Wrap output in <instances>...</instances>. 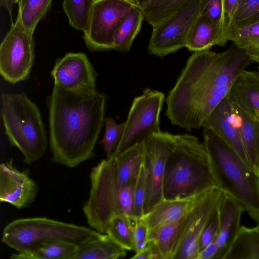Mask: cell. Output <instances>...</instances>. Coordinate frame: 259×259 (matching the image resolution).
I'll use <instances>...</instances> for the list:
<instances>
[{"instance_id": "cell-34", "label": "cell", "mask_w": 259, "mask_h": 259, "mask_svg": "<svg viewBox=\"0 0 259 259\" xmlns=\"http://www.w3.org/2000/svg\"><path fill=\"white\" fill-rule=\"evenodd\" d=\"M146 193V176L144 161L137 177L134 189L133 218L134 220L140 219L144 215Z\"/></svg>"}, {"instance_id": "cell-21", "label": "cell", "mask_w": 259, "mask_h": 259, "mask_svg": "<svg viewBox=\"0 0 259 259\" xmlns=\"http://www.w3.org/2000/svg\"><path fill=\"white\" fill-rule=\"evenodd\" d=\"M220 46L219 26L206 16L199 15L192 25L187 37L185 47L191 52L209 50Z\"/></svg>"}, {"instance_id": "cell-26", "label": "cell", "mask_w": 259, "mask_h": 259, "mask_svg": "<svg viewBox=\"0 0 259 259\" xmlns=\"http://www.w3.org/2000/svg\"><path fill=\"white\" fill-rule=\"evenodd\" d=\"M224 259H259V229L241 226Z\"/></svg>"}, {"instance_id": "cell-42", "label": "cell", "mask_w": 259, "mask_h": 259, "mask_svg": "<svg viewBox=\"0 0 259 259\" xmlns=\"http://www.w3.org/2000/svg\"><path fill=\"white\" fill-rule=\"evenodd\" d=\"M1 6L4 7L7 10L9 15L12 25L14 24L12 19V11L14 3L13 0H0Z\"/></svg>"}, {"instance_id": "cell-18", "label": "cell", "mask_w": 259, "mask_h": 259, "mask_svg": "<svg viewBox=\"0 0 259 259\" xmlns=\"http://www.w3.org/2000/svg\"><path fill=\"white\" fill-rule=\"evenodd\" d=\"M227 98L248 114L259 115V72L243 70L233 81Z\"/></svg>"}, {"instance_id": "cell-23", "label": "cell", "mask_w": 259, "mask_h": 259, "mask_svg": "<svg viewBox=\"0 0 259 259\" xmlns=\"http://www.w3.org/2000/svg\"><path fill=\"white\" fill-rule=\"evenodd\" d=\"M227 40L244 51L253 62L259 64V20L232 25Z\"/></svg>"}, {"instance_id": "cell-5", "label": "cell", "mask_w": 259, "mask_h": 259, "mask_svg": "<svg viewBox=\"0 0 259 259\" xmlns=\"http://www.w3.org/2000/svg\"><path fill=\"white\" fill-rule=\"evenodd\" d=\"M90 177L89 196L82 210L91 227L106 234L113 216L123 214L133 218L135 183L124 185L119 182L115 157L101 160L92 168Z\"/></svg>"}, {"instance_id": "cell-33", "label": "cell", "mask_w": 259, "mask_h": 259, "mask_svg": "<svg viewBox=\"0 0 259 259\" xmlns=\"http://www.w3.org/2000/svg\"><path fill=\"white\" fill-rule=\"evenodd\" d=\"M105 132L102 139L99 143L103 147L106 158L111 157L120 140L124 129L125 122L117 123L111 117H107L104 119Z\"/></svg>"}, {"instance_id": "cell-12", "label": "cell", "mask_w": 259, "mask_h": 259, "mask_svg": "<svg viewBox=\"0 0 259 259\" xmlns=\"http://www.w3.org/2000/svg\"><path fill=\"white\" fill-rule=\"evenodd\" d=\"M201 0H192L177 12L153 27L149 54L164 57L185 47L189 31L200 15Z\"/></svg>"}, {"instance_id": "cell-28", "label": "cell", "mask_w": 259, "mask_h": 259, "mask_svg": "<svg viewBox=\"0 0 259 259\" xmlns=\"http://www.w3.org/2000/svg\"><path fill=\"white\" fill-rule=\"evenodd\" d=\"M183 218L160 225L149 231V240L152 241L157 246L161 259H172Z\"/></svg>"}, {"instance_id": "cell-6", "label": "cell", "mask_w": 259, "mask_h": 259, "mask_svg": "<svg viewBox=\"0 0 259 259\" xmlns=\"http://www.w3.org/2000/svg\"><path fill=\"white\" fill-rule=\"evenodd\" d=\"M1 116L10 143L30 164L41 158L48 146L39 109L24 93H3Z\"/></svg>"}, {"instance_id": "cell-2", "label": "cell", "mask_w": 259, "mask_h": 259, "mask_svg": "<svg viewBox=\"0 0 259 259\" xmlns=\"http://www.w3.org/2000/svg\"><path fill=\"white\" fill-rule=\"evenodd\" d=\"M105 103L106 95L96 90L54 85L48 99L54 162L73 168L93 157L105 119Z\"/></svg>"}, {"instance_id": "cell-40", "label": "cell", "mask_w": 259, "mask_h": 259, "mask_svg": "<svg viewBox=\"0 0 259 259\" xmlns=\"http://www.w3.org/2000/svg\"><path fill=\"white\" fill-rule=\"evenodd\" d=\"M131 259H161L159 251L156 244L149 240L147 245L140 252L136 253Z\"/></svg>"}, {"instance_id": "cell-22", "label": "cell", "mask_w": 259, "mask_h": 259, "mask_svg": "<svg viewBox=\"0 0 259 259\" xmlns=\"http://www.w3.org/2000/svg\"><path fill=\"white\" fill-rule=\"evenodd\" d=\"M126 249L107 234L78 245L73 259H117L125 257Z\"/></svg>"}, {"instance_id": "cell-31", "label": "cell", "mask_w": 259, "mask_h": 259, "mask_svg": "<svg viewBox=\"0 0 259 259\" xmlns=\"http://www.w3.org/2000/svg\"><path fill=\"white\" fill-rule=\"evenodd\" d=\"M53 0H20L18 16L27 30L33 34L37 25L50 9Z\"/></svg>"}, {"instance_id": "cell-24", "label": "cell", "mask_w": 259, "mask_h": 259, "mask_svg": "<svg viewBox=\"0 0 259 259\" xmlns=\"http://www.w3.org/2000/svg\"><path fill=\"white\" fill-rule=\"evenodd\" d=\"M144 19L141 9L134 5L125 14L116 30L113 49L121 53L129 51Z\"/></svg>"}, {"instance_id": "cell-46", "label": "cell", "mask_w": 259, "mask_h": 259, "mask_svg": "<svg viewBox=\"0 0 259 259\" xmlns=\"http://www.w3.org/2000/svg\"><path fill=\"white\" fill-rule=\"evenodd\" d=\"M257 227H258V229H259V222H258V223H257Z\"/></svg>"}, {"instance_id": "cell-8", "label": "cell", "mask_w": 259, "mask_h": 259, "mask_svg": "<svg viewBox=\"0 0 259 259\" xmlns=\"http://www.w3.org/2000/svg\"><path fill=\"white\" fill-rule=\"evenodd\" d=\"M164 99L163 93L149 88L145 89L142 95L135 98L124 121L122 136L112 156H118L161 132L159 115Z\"/></svg>"}, {"instance_id": "cell-43", "label": "cell", "mask_w": 259, "mask_h": 259, "mask_svg": "<svg viewBox=\"0 0 259 259\" xmlns=\"http://www.w3.org/2000/svg\"><path fill=\"white\" fill-rule=\"evenodd\" d=\"M133 3L137 6L141 8L150 0H132Z\"/></svg>"}, {"instance_id": "cell-14", "label": "cell", "mask_w": 259, "mask_h": 259, "mask_svg": "<svg viewBox=\"0 0 259 259\" xmlns=\"http://www.w3.org/2000/svg\"><path fill=\"white\" fill-rule=\"evenodd\" d=\"M51 75L55 86L70 90H96L97 73L83 53H68L57 59Z\"/></svg>"}, {"instance_id": "cell-9", "label": "cell", "mask_w": 259, "mask_h": 259, "mask_svg": "<svg viewBox=\"0 0 259 259\" xmlns=\"http://www.w3.org/2000/svg\"><path fill=\"white\" fill-rule=\"evenodd\" d=\"M33 35L17 16L0 46V73L7 81L14 84L28 78L34 59Z\"/></svg>"}, {"instance_id": "cell-19", "label": "cell", "mask_w": 259, "mask_h": 259, "mask_svg": "<svg viewBox=\"0 0 259 259\" xmlns=\"http://www.w3.org/2000/svg\"><path fill=\"white\" fill-rule=\"evenodd\" d=\"M229 101L249 165L259 176V122L255 117L244 111L238 105Z\"/></svg>"}, {"instance_id": "cell-37", "label": "cell", "mask_w": 259, "mask_h": 259, "mask_svg": "<svg viewBox=\"0 0 259 259\" xmlns=\"http://www.w3.org/2000/svg\"><path fill=\"white\" fill-rule=\"evenodd\" d=\"M219 220L217 208L201 233L198 242L199 252L216 238L219 232Z\"/></svg>"}, {"instance_id": "cell-15", "label": "cell", "mask_w": 259, "mask_h": 259, "mask_svg": "<svg viewBox=\"0 0 259 259\" xmlns=\"http://www.w3.org/2000/svg\"><path fill=\"white\" fill-rule=\"evenodd\" d=\"M36 183L29 177L27 170L20 171L13 159L0 165V200L18 209L29 206L38 192Z\"/></svg>"}, {"instance_id": "cell-47", "label": "cell", "mask_w": 259, "mask_h": 259, "mask_svg": "<svg viewBox=\"0 0 259 259\" xmlns=\"http://www.w3.org/2000/svg\"><path fill=\"white\" fill-rule=\"evenodd\" d=\"M258 72H259V65H258Z\"/></svg>"}, {"instance_id": "cell-11", "label": "cell", "mask_w": 259, "mask_h": 259, "mask_svg": "<svg viewBox=\"0 0 259 259\" xmlns=\"http://www.w3.org/2000/svg\"><path fill=\"white\" fill-rule=\"evenodd\" d=\"M224 193L218 187L207 190L184 217L172 259H197L201 233L217 209Z\"/></svg>"}, {"instance_id": "cell-10", "label": "cell", "mask_w": 259, "mask_h": 259, "mask_svg": "<svg viewBox=\"0 0 259 259\" xmlns=\"http://www.w3.org/2000/svg\"><path fill=\"white\" fill-rule=\"evenodd\" d=\"M135 5L132 0H95L83 38L92 52L113 49L116 30L126 12Z\"/></svg>"}, {"instance_id": "cell-27", "label": "cell", "mask_w": 259, "mask_h": 259, "mask_svg": "<svg viewBox=\"0 0 259 259\" xmlns=\"http://www.w3.org/2000/svg\"><path fill=\"white\" fill-rule=\"evenodd\" d=\"M115 157L119 182L124 185L135 184L145 159L144 143L137 144Z\"/></svg>"}, {"instance_id": "cell-32", "label": "cell", "mask_w": 259, "mask_h": 259, "mask_svg": "<svg viewBox=\"0 0 259 259\" xmlns=\"http://www.w3.org/2000/svg\"><path fill=\"white\" fill-rule=\"evenodd\" d=\"M95 0H63V9L70 25L84 32L87 28Z\"/></svg>"}, {"instance_id": "cell-29", "label": "cell", "mask_w": 259, "mask_h": 259, "mask_svg": "<svg viewBox=\"0 0 259 259\" xmlns=\"http://www.w3.org/2000/svg\"><path fill=\"white\" fill-rule=\"evenodd\" d=\"M192 0H150L141 7L144 19L153 27L182 9Z\"/></svg>"}, {"instance_id": "cell-16", "label": "cell", "mask_w": 259, "mask_h": 259, "mask_svg": "<svg viewBox=\"0 0 259 259\" xmlns=\"http://www.w3.org/2000/svg\"><path fill=\"white\" fill-rule=\"evenodd\" d=\"M202 127L220 137L239 155L250 168L239 127L235 121L230 102L226 97L203 121Z\"/></svg>"}, {"instance_id": "cell-17", "label": "cell", "mask_w": 259, "mask_h": 259, "mask_svg": "<svg viewBox=\"0 0 259 259\" xmlns=\"http://www.w3.org/2000/svg\"><path fill=\"white\" fill-rule=\"evenodd\" d=\"M219 226L217 237L219 247L217 259H224L240 228L243 206L229 195L224 193L218 207Z\"/></svg>"}, {"instance_id": "cell-13", "label": "cell", "mask_w": 259, "mask_h": 259, "mask_svg": "<svg viewBox=\"0 0 259 259\" xmlns=\"http://www.w3.org/2000/svg\"><path fill=\"white\" fill-rule=\"evenodd\" d=\"M175 139L176 135L160 132L153 134L144 143L147 187L144 214L163 199L165 166L174 148Z\"/></svg>"}, {"instance_id": "cell-36", "label": "cell", "mask_w": 259, "mask_h": 259, "mask_svg": "<svg viewBox=\"0 0 259 259\" xmlns=\"http://www.w3.org/2000/svg\"><path fill=\"white\" fill-rule=\"evenodd\" d=\"M239 2L240 0H222V15L220 25L221 47H224L228 41L227 33Z\"/></svg>"}, {"instance_id": "cell-35", "label": "cell", "mask_w": 259, "mask_h": 259, "mask_svg": "<svg viewBox=\"0 0 259 259\" xmlns=\"http://www.w3.org/2000/svg\"><path fill=\"white\" fill-rule=\"evenodd\" d=\"M257 20H259V0H240L231 26Z\"/></svg>"}, {"instance_id": "cell-45", "label": "cell", "mask_w": 259, "mask_h": 259, "mask_svg": "<svg viewBox=\"0 0 259 259\" xmlns=\"http://www.w3.org/2000/svg\"><path fill=\"white\" fill-rule=\"evenodd\" d=\"M256 118L257 120H258V121L259 122V115L256 116Z\"/></svg>"}, {"instance_id": "cell-30", "label": "cell", "mask_w": 259, "mask_h": 259, "mask_svg": "<svg viewBox=\"0 0 259 259\" xmlns=\"http://www.w3.org/2000/svg\"><path fill=\"white\" fill-rule=\"evenodd\" d=\"M135 223V220L130 216L115 215L109 221L106 234L126 250H134Z\"/></svg>"}, {"instance_id": "cell-41", "label": "cell", "mask_w": 259, "mask_h": 259, "mask_svg": "<svg viewBox=\"0 0 259 259\" xmlns=\"http://www.w3.org/2000/svg\"><path fill=\"white\" fill-rule=\"evenodd\" d=\"M219 251L216 237L210 244L199 252L197 259H217Z\"/></svg>"}, {"instance_id": "cell-3", "label": "cell", "mask_w": 259, "mask_h": 259, "mask_svg": "<svg viewBox=\"0 0 259 259\" xmlns=\"http://www.w3.org/2000/svg\"><path fill=\"white\" fill-rule=\"evenodd\" d=\"M214 187L218 185L204 143L193 135H176L165 166L163 199L190 197Z\"/></svg>"}, {"instance_id": "cell-7", "label": "cell", "mask_w": 259, "mask_h": 259, "mask_svg": "<svg viewBox=\"0 0 259 259\" xmlns=\"http://www.w3.org/2000/svg\"><path fill=\"white\" fill-rule=\"evenodd\" d=\"M94 229L46 217L19 219L4 228L2 241L17 252L31 250L40 245L64 240L78 245L102 237Z\"/></svg>"}, {"instance_id": "cell-20", "label": "cell", "mask_w": 259, "mask_h": 259, "mask_svg": "<svg viewBox=\"0 0 259 259\" xmlns=\"http://www.w3.org/2000/svg\"><path fill=\"white\" fill-rule=\"evenodd\" d=\"M204 193L185 198L163 199L140 219L146 222L150 230L178 221L187 213Z\"/></svg>"}, {"instance_id": "cell-39", "label": "cell", "mask_w": 259, "mask_h": 259, "mask_svg": "<svg viewBox=\"0 0 259 259\" xmlns=\"http://www.w3.org/2000/svg\"><path fill=\"white\" fill-rule=\"evenodd\" d=\"M149 231L148 225L143 219L135 220L134 233V247L142 242L149 241Z\"/></svg>"}, {"instance_id": "cell-44", "label": "cell", "mask_w": 259, "mask_h": 259, "mask_svg": "<svg viewBox=\"0 0 259 259\" xmlns=\"http://www.w3.org/2000/svg\"><path fill=\"white\" fill-rule=\"evenodd\" d=\"M19 1H20V0H13V2H14V4H18Z\"/></svg>"}, {"instance_id": "cell-1", "label": "cell", "mask_w": 259, "mask_h": 259, "mask_svg": "<svg viewBox=\"0 0 259 259\" xmlns=\"http://www.w3.org/2000/svg\"><path fill=\"white\" fill-rule=\"evenodd\" d=\"M252 62L234 45L221 53L194 52L165 99V115L172 125L188 131L198 129Z\"/></svg>"}, {"instance_id": "cell-25", "label": "cell", "mask_w": 259, "mask_h": 259, "mask_svg": "<svg viewBox=\"0 0 259 259\" xmlns=\"http://www.w3.org/2000/svg\"><path fill=\"white\" fill-rule=\"evenodd\" d=\"M78 245L72 242L57 240L47 242L26 252L11 255V259H73Z\"/></svg>"}, {"instance_id": "cell-4", "label": "cell", "mask_w": 259, "mask_h": 259, "mask_svg": "<svg viewBox=\"0 0 259 259\" xmlns=\"http://www.w3.org/2000/svg\"><path fill=\"white\" fill-rule=\"evenodd\" d=\"M203 143L218 187L259 222V176L237 152L211 131L204 128Z\"/></svg>"}, {"instance_id": "cell-38", "label": "cell", "mask_w": 259, "mask_h": 259, "mask_svg": "<svg viewBox=\"0 0 259 259\" xmlns=\"http://www.w3.org/2000/svg\"><path fill=\"white\" fill-rule=\"evenodd\" d=\"M222 8V0H201L200 15L207 17L220 28Z\"/></svg>"}]
</instances>
